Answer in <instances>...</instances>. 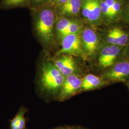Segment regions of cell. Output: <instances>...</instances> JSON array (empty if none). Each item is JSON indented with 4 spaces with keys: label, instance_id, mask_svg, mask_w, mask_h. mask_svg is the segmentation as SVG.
Returning <instances> with one entry per match:
<instances>
[{
    "label": "cell",
    "instance_id": "obj_16",
    "mask_svg": "<svg viewBox=\"0 0 129 129\" xmlns=\"http://www.w3.org/2000/svg\"><path fill=\"white\" fill-rule=\"evenodd\" d=\"M80 30L81 25L80 24L76 21L72 20L71 23H70L69 26L64 34L62 38L65 36L69 35L79 34Z\"/></svg>",
    "mask_w": 129,
    "mask_h": 129
},
{
    "label": "cell",
    "instance_id": "obj_9",
    "mask_svg": "<svg viewBox=\"0 0 129 129\" xmlns=\"http://www.w3.org/2000/svg\"><path fill=\"white\" fill-rule=\"evenodd\" d=\"M81 10L84 17L90 22L97 20L101 14L98 0H81Z\"/></svg>",
    "mask_w": 129,
    "mask_h": 129
},
{
    "label": "cell",
    "instance_id": "obj_11",
    "mask_svg": "<svg viewBox=\"0 0 129 129\" xmlns=\"http://www.w3.org/2000/svg\"><path fill=\"white\" fill-rule=\"evenodd\" d=\"M102 84L101 78L91 74L86 75L82 81L81 90L89 91L99 88Z\"/></svg>",
    "mask_w": 129,
    "mask_h": 129
},
{
    "label": "cell",
    "instance_id": "obj_17",
    "mask_svg": "<svg viewBox=\"0 0 129 129\" xmlns=\"http://www.w3.org/2000/svg\"><path fill=\"white\" fill-rule=\"evenodd\" d=\"M100 5L101 13H102L103 14H104L105 16L108 17H110V18L113 17L112 13H111V8L106 4L105 1L101 2L100 3Z\"/></svg>",
    "mask_w": 129,
    "mask_h": 129
},
{
    "label": "cell",
    "instance_id": "obj_20",
    "mask_svg": "<svg viewBox=\"0 0 129 129\" xmlns=\"http://www.w3.org/2000/svg\"><path fill=\"white\" fill-rule=\"evenodd\" d=\"M68 1L69 0H51L50 2L52 3V5H55V6L56 7L64 4Z\"/></svg>",
    "mask_w": 129,
    "mask_h": 129
},
{
    "label": "cell",
    "instance_id": "obj_3",
    "mask_svg": "<svg viewBox=\"0 0 129 129\" xmlns=\"http://www.w3.org/2000/svg\"><path fill=\"white\" fill-rule=\"evenodd\" d=\"M60 42L61 48L56 53L55 56L62 54L77 56L83 55L80 34L66 36L61 39Z\"/></svg>",
    "mask_w": 129,
    "mask_h": 129
},
{
    "label": "cell",
    "instance_id": "obj_15",
    "mask_svg": "<svg viewBox=\"0 0 129 129\" xmlns=\"http://www.w3.org/2000/svg\"><path fill=\"white\" fill-rule=\"evenodd\" d=\"M27 1L29 0H2L1 7L3 9H9L20 6Z\"/></svg>",
    "mask_w": 129,
    "mask_h": 129
},
{
    "label": "cell",
    "instance_id": "obj_13",
    "mask_svg": "<svg viewBox=\"0 0 129 129\" xmlns=\"http://www.w3.org/2000/svg\"><path fill=\"white\" fill-rule=\"evenodd\" d=\"M25 111L21 108L15 117L11 120V129H24L25 128V119L24 114Z\"/></svg>",
    "mask_w": 129,
    "mask_h": 129
},
{
    "label": "cell",
    "instance_id": "obj_2",
    "mask_svg": "<svg viewBox=\"0 0 129 129\" xmlns=\"http://www.w3.org/2000/svg\"><path fill=\"white\" fill-rule=\"evenodd\" d=\"M56 15L55 10L51 6L43 7L36 15L35 29L38 37L45 45L54 41Z\"/></svg>",
    "mask_w": 129,
    "mask_h": 129
},
{
    "label": "cell",
    "instance_id": "obj_10",
    "mask_svg": "<svg viewBox=\"0 0 129 129\" xmlns=\"http://www.w3.org/2000/svg\"><path fill=\"white\" fill-rule=\"evenodd\" d=\"M56 15L59 18L76 15L81 11V0H69L62 5L55 7Z\"/></svg>",
    "mask_w": 129,
    "mask_h": 129
},
{
    "label": "cell",
    "instance_id": "obj_19",
    "mask_svg": "<svg viewBox=\"0 0 129 129\" xmlns=\"http://www.w3.org/2000/svg\"><path fill=\"white\" fill-rule=\"evenodd\" d=\"M31 3V4L34 6H43L47 3L50 2L51 0H29Z\"/></svg>",
    "mask_w": 129,
    "mask_h": 129
},
{
    "label": "cell",
    "instance_id": "obj_8",
    "mask_svg": "<svg viewBox=\"0 0 129 129\" xmlns=\"http://www.w3.org/2000/svg\"><path fill=\"white\" fill-rule=\"evenodd\" d=\"M120 46L115 45H108L105 46L100 53L99 63L102 68L111 67L119 55Z\"/></svg>",
    "mask_w": 129,
    "mask_h": 129
},
{
    "label": "cell",
    "instance_id": "obj_12",
    "mask_svg": "<svg viewBox=\"0 0 129 129\" xmlns=\"http://www.w3.org/2000/svg\"><path fill=\"white\" fill-rule=\"evenodd\" d=\"M72 20L68 17L59 18L55 22V33L57 40L60 42L63 35L67 29Z\"/></svg>",
    "mask_w": 129,
    "mask_h": 129
},
{
    "label": "cell",
    "instance_id": "obj_4",
    "mask_svg": "<svg viewBox=\"0 0 129 129\" xmlns=\"http://www.w3.org/2000/svg\"><path fill=\"white\" fill-rule=\"evenodd\" d=\"M82 78L78 74H73L65 77L57 95L59 101H64L81 90Z\"/></svg>",
    "mask_w": 129,
    "mask_h": 129
},
{
    "label": "cell",
    "instance_id": "obj_5",
    "mask_svg": "<svg viewBox=\"0 0 129 129\" xmlns=\"http://www.w3.org/2000/svg\"><path fill=\"white\" fill-rule=\"evenodd\" d=\"M80 37L83 55L92 57L96 54L99 45L96 33L91 28H86L81 33Z\"/></svg>",
    "mask_w": 129,
    "mask_h": 129
},
{
    "label": "cell",
    "instance_id": "obj_6",
    "mask_svg": "<svg viewBox=\"0 0 129 129\" xmlns=\"http://www.w3.org/2000/svg\"><path fill=\"white\" fill-rule=\"evenodd\" d=\"M52 60L65 77L73 74H78V66L73 56L62 54L55 56Z\"/></svg>",
    "mask_w": 129,
    "mask_h": 129
},
{
    "label": "cell",
    "instance_id": "obj_1",
    "mask_svg": "<svg viewBox=\"0 0 129 129\" xmlns=\"http://www.w3.org/2000/svg\"><path fill=\"white\" fill-rule=\"evenodd\" d=\"M64 77L51 60H45L40 67L38 83L42 92L57 96Z\"/></svg>",
    "mask_w": 129,
    "mask_h": 129
},
{
    "label": "cell",
    "instance_id": "obj_22",
    "mask_svg": "<svg viewBox=\"0 0 129 129\" xmlns=\"http://www.w3.org/2000/svg\"><path fill=\"white\" fill-rule=\"evenodd\" d=\"M63 129V128H58V129Z\"/></svg>",
    "mask_w": 129,
    "mask_h": 129
},
{
    "label": "cell",
    "instance_id": "obj_18",
    "mask_svg": "<svg viewBox=\"0 0 129 129\" xmlns=\"http://www.w3.org/2000/svg\"><path fill=\"white\" fill-rule=\"evenodd\" d=\"M121 5L120 4V3L117 1H115V3L112 6L111 8V13L112 16L113 17L115 16L116 14H117L120 9Z\"/></svg>",
    "mask_w": 129,
    "mask_h": 129
},
{
    "label": "cell",
    "instance_id": "obj_7",
    "mask_svg": "<svg viewBox=\"0 0 129 129\" xmlns=\"http://www.w3.org/2000/svg\"><path fill=\"white\" fill-rule=\"evenodd\" d=\"M106 80L112 81H125L129 78V61L117 63L104 74Z\"/></svg>",
    "mask_w": 129,
    "mask_h": 129
},
{
    "label": "cell",
    "instance_id": "obj_21",
    "mask_svg": "<svg viewBox=\"0 0 129 129\" xmlns=\"http://www.w3.org/2000/svg\"><path fill=\"white\" fill-rule=\"evenodd\" d=\"M115 1L116 0H105V2H106V4L110 7L111 9L112 6L114 4Z\"/></svg>",
    "mask_w": 129,
    "mask_h": 129
},
{
    "label": "cell",
    "instance_id": "obj_14",
    "mask_svg": "<svg viewBox=\"0 0 129 129\" xmlns=\"http://www.w3.org/2000/svg\"><path fill=\"white\" fill-rule=\"evenodd\" d=\"M117 46H124L126 45L129 40V36L127 33L119 27L113 28Z\"/></svg>",
    "mask_w": 129,
    "mask_h": 129
}]
</instances>
